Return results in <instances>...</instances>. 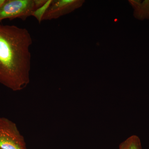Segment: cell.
<instances>
[{
	"mask_svg": "<svg viewBox=\"0 0 149 149\" xmlns=\"http://www.w3.org/2000/svg\"><path fill=\"white\" fill-rule=\"evenodd\" d=\"M32 37L26 28L0 23V83L13 91L30 82Z\"/></svg>",
	"mask_w": 149,
	"mask_h": 149,
	"instance_id": "1",
	"label": "cell"
},
{
	"mask_svg": "<svg viewBox=\"0 0 149 149\" xmlns=\"http://www.w3.org/2000/svg\"><path fill=\"white\" fill-rule=\"evenodd\" d=\"M47 1V0H5L0 8V23L6 19L25 20Z\"/></svg>",
	"mask_w": 149,
	"mask_h": 149,
	"instance_id": "2",
	"label": "cell"
},
{
	"mask_svg": "<svg viewBox=\"0 0 149 149\" xmlns=\"http://www.w3.org/2000/svg\"><path fill=\"white\" fill-rule=\"evenodd\" d=\"M0 149H27L16 124L4 117H0Z\"/></svg>",
	"mask_w": 149,
	"mask_h": 149,
	"instance_id": "3",
	"label": "cell"
},
{
	"mask_svg": "<svg viewBox=\"0 0 149 149\" xmlns=\"http://www.w3.org/2000/svg\"><path fill=\"white\" fill-rule=\"evenodd\" d=\"M84 3L82 0H52L42 20L59 18L79 8Z\"/></svg>",
	"mask_w": 149,
	"mask_h": 149,
	"instance_id": "4",
	"label": "cell"
},
{
	"mask_svg": "<svg viewBox=\"0 0 149 149\" xmlns=\"http://www.w3.org/2000/svg\"><path fill=\"white\" fill-rule=\"evenodd\" d=\"M130 2L134 9V15L136 18L149 19V0L130 1Z\"/></svg>",
	"mask_w": 149,
	"mask_h": 149,
	"instance_id": "5",
	"label": "cell"
},
{
	"mask_svg": "<svg viewBox=\"0 0 149 149\" xmlns=\"http://www.w3.org/2000/svg\"><path fill=\"white\" fill-rule=\"evenodd\" d=\"M118 149H142L141 140L138 136L132 135L120 144Z\"/></svg>",
	"mask_w": 149,
	"mask_h": 149,
	"instance_id": "6",
	"label": "cell"
},
{
	"mask_svg": "<svg viewBox=\"0 0 149 149\" xmlns=\"http://www.w3.org/2000/svg\"><path fill=\"white\" fill-rule=\"evenodd\" d=\"M52 1V0H47V1L44 6L37 9L32 14V16H34L37 19V21L39 22V23H41L42 21V19L43 16L45 13L47 9L50 4Z\"/></svg>",
	"mask_w": 149,
	"mask_h": 149,
	"instance_id": "7",
	"label": "cell"
},
{
	"mask_svg": "<svg viewBox=\"0 0 149 149\" xmlns=\"http://www.w3.org/2000/svg\"><path fill=\"white\" fill-rule=\"evenodd\" d=\"M5 1V0H0V8L2 6L3 4Z\"/></svg>",
	"mask_w": 149,
	"mask_h": 149,
	"instance_id": "8",
	"label": "cell"
}]
</instances>
